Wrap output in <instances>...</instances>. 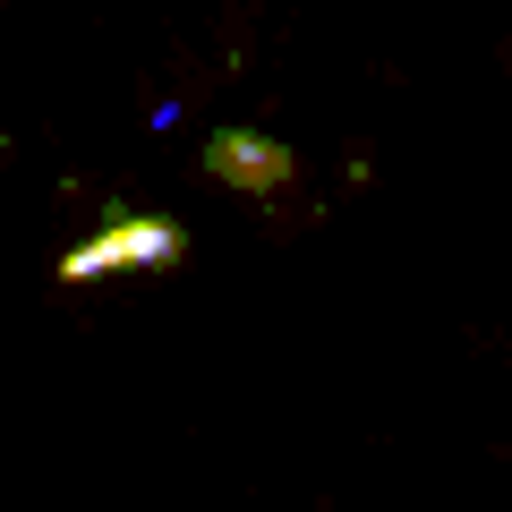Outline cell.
<instances>
[{
  "mask_svg": "<svg viewBox=\"0 0 512 512\" xmlns=\"http://www.w3.org/2000/svg\"><path fill=\"white\" fill-rule=\"evenodd\" d=\"M171 265H188V231L163 214H111L94 239H77L69 256L52 265V282H103V274H171Z\"/></svg>",
  "mask_w": 512,
  "mask_h": 512,
  "instance_id": "obj_1",
  "label": "cell"
},
{
  "mask_svg": "<svg viewBox=\"0 0 512 512\" xmlns=\"http://www.w3.org/2000/svg\"><path fill=\"white\" fill-rule=\"evenodd\" d=\"M205 180L239 188V197H282L299 180V154L282 137H265V128H214L205 137Z\"/></svg>",
  "mask_w": 512,
  "mask_h": 512,
  "instance_id": "obj_2",
  "label": "cell"
}]
</instances>
